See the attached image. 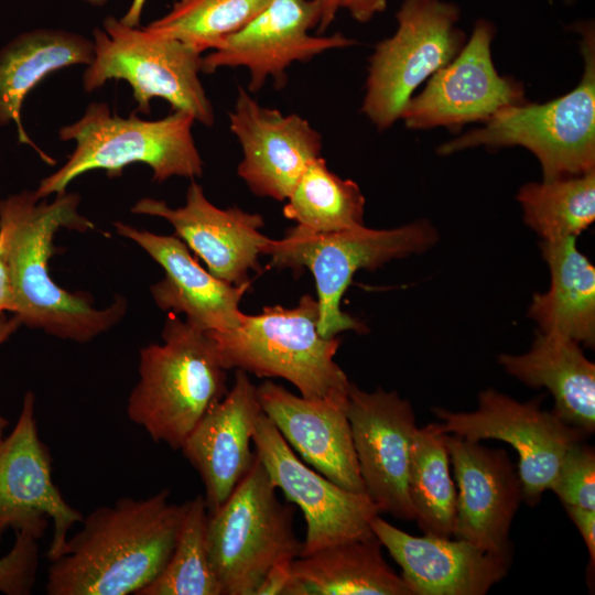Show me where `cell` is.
Listing matches in <instances>:
<instances>
[{
    "mask_svg": "<svg viewBox=\"0 0 595 595\" xmlns=\"http://www.w3.org/2000/svg\"><path fill=\"white\" fill-rule=\"evenodd\" d=\"M79 195L66 191L51 202L35 191L0 199V250L6 264L11 306L22 325L76 343H87L118 324L127 300L117 298L98 309L85 294L71 293L50 275L53 239L62 229L85 232L94 224L78 212Z\"/></svg>",
    "mask_w": 595,
    "mask_h": 595,
    "instance_id": "obj_1",
    "label": "cell"
},
{
    "mask_svg": "<svg viewBox=\"0 0 595 595\" xmlns=\"http://www.w3.org/2000/svg\"><path fill=\"white\" fill-rule=\"evenodd\" d=\"M163 489L147 499L121 498L91 511L51 561L50 595L137 594L167 564L186 502H169Z\"/></svg>",
    "mask_w": 595,
    "mask_h": 595,
    "instance_id": "obj_2",
    "label": "cell"
},
{
    "mask_svg": "<svg viewBox=\"0 0 595 595\" xmlns=\"http://www.w3.org/2000/svg\"><path fill=\"white\" fill-rule=\"evenodd\" d=\"M162 339L140 350V379L128 398L127 414L154 442L177 451L227 393V376L214 338L187 320L170 312Z\"/></svg>",
    "mask_w": 595,
    "mask_h": 595,
    "instance_id": "obj_3",
    "label": "cell"
},
{
    "mask_svg": "<svg viewBox=\"0 0 595 595\" xmlns=\"http://www.w3.org/2000/svg\"><path fill=\"white\" fill-rule=\"evenodd\" d=\"M192 115L174 110L159 120H143L112 115L106 102H91L74 123L60 129L61 140L75 141L74 151L54 173L35 190L40 198L66 191L79 175L101 169L108 176H119L125 166L143 163L151 167L153 180L172 176L197 177L203 161L194 142Z\"/></svg>",
    "mask_w": 595,
    "mask_h": 595,
    "instance_id": "obj_4",
    "label": "cell"
},
{
    "mask_svg": "<svg viewBox=\"0 0 595 595\" xmlns=\"http://www.w3.org/2000/svg\"><path fill=\"white\" fill-rule=\"evenodd\" d=\"M318 321L317 299L305 294L292 309L274 305L256 315L240 313L236 328L208 334L226 370L283 378L304 398L346 394L350 381L334 360L340 339L323 337Z\"/></svg>",
    "mask_w": 595,
    "mask_h": 595,
    "instance_id": "obj_5",
    "label": "cell"
},
{
    "mask_svg": "<svg viewBox=\"0 0 595 595\" xmlns=\"http://www.w3.org/2000/svg\"><path fill=\"white\" fill-rule=\"evenodd\" d=\"M584 72L578 85L544 104L506 107L472 130L442 144L451 154L473 147L521 145L539 160L543 181L595 171V36L593 24H580Z\"/></svg>",
    "mask_w": 595,
    "mask_h": 595,
    "instance_id": "obj_6",
    "label": "cell"
},
{
    "mask_svg": "<svg viewBox=\"0 0 595 595\" xmlns=\"http://www.w3.org/2000/svg\"><path fill=\"white\" fill-rule=\"evenodd\" d=\"M437 238L435 228L426 220L392 229L361 226L335 232H314L296 225L282 239H269L262 255L271 257V267L294 272L310 270L317 290L318 333L333 338L348 329L367 331L340 309V300L357 271L375 270L392 259L422 253Z\"/></svg>",
    "mask_w": 595,
    "mask_h": 595,
    "instance_id": "obj_7",
    "label": "cell"
},
{
    "mask_svg": "<svg viewBox=\"0 0 595 595\" xmlns=\"http://www.w3.org/2000/svg\"><path fill=\"white\" fill-rule=\"evenodd\" d=\"M294 507L282 504L256 454L226 501L207 516L206 549L223 595H255L268 570L300 556Z\"/></svg>",
    "mask_w": 595,
    "mask_h": 595,
    "instance_id": "obj_8",
    "label": "cell"
},
{
    "mask_svg": "<svg viewBox=\"0 0 595 595\" xmlns=\"http://www.w3.org/2000/svg\"><path fill=\"white\" fill-rule=\"evenodd\" d=\"M94 58L83 75V88L90 93L109 79H123L132 88L136 111L150 113L152 98H163L173 110L213 126L214 110L199 79L202 53L175 37L147 28L129 26L113 17L104 30L94 31Z\"/></svg>",
    "mask_w": 595,
    "mask_h": 595,
    "instance_id": "obj_9",
    "label": "cell"
},
{
    "mask_svg": "<svg viewBox=\"0 0 595 595\" xmlns=\"http://www.w3.org/2000/svg\"><path fill=\"white\" fill-rule=\"evenodd\" d=\"M396 33L375 48L369 61L361 111L379 130L401 116L413 91L461 51L458 8L441 0H404Z\"/></svg>",
    "mask_w": 595,
    "mask_h": 595,
    "instance_id": "obj_10",
    "label": "cell"
},
{
    "mask_svg": "<svg viewBox=\"0 0 595 595\" xmlns=\"http://www.w3.org/2000/svg\"><path fill=\"white\" fill-rule=\"evenodd\" d=\"M542 398L519 402L495 389L478 394L472 412L432 411L443 432L469 441L499 440L518 453L522 497L529 506L540 502L550 489L566 450L588 435L565 423L553 411L541 409Z\"/></svg>",
    "mask_w": 595,
    "mask_h": 595,
    "instance_id": "obj_11",
    "label": "cell"
},
{
    "mask_svg": "<svg viewBox=\"0 0 595 595\" xmlns=\"http://www.w3.org/2000/svg\"><path fill=\"white\" fill-rule=\"evenodd\" d=\"M252 442L275 488L304 516L306 533L300 556L374 534L370 521L380 510L367 493L343 488L311 468L263 412L256 423Z\"/></svg>",
    "mask_w": 595,
    "mask_h": 595,
    "instance_id": "obj_12",
    "label": "cell"
},
{
    "mask_svg": "<svg viewBox=\"0 0 595 595\" xmlns=\"http://www.w3.org/2000/svg\"><path fill=\"white\" fill-rule=\"evenodd\" d=\"M34 403L33 392L28 391L14 429L0 440V541L9 528L40 540L51 518L54 530L46 555L53 561L62 555L69 529L83 517L52 479V457L37 433Z\"/></svg>",
    "mask_w": 595,
    "mask_h": 595,
    "instance_id": "obj_13",
    "label": "cell"
},
{
    "mask_svg": "<svg viewBox=\"0 0 595 595\" xmlns=\"http://www.w3.org/2000/svg\"><path fill=\"white\" fill-rule=\"evenodd\" d=\"M317 0H271L242 29L226 36L202 60V72L215 73L221 67H246L248 89L259 90L269 77L280 88L285 71L294 62H307L333 48L354 45L353 39L339 33L315 36L310 30L318 24Z\"/></svg>",
    "mask_w": 595,
    "mask_h": 595,
    "instance_id": "obj_14",
    "label": "cell"
},
{
    "mask_svg": "<svg viewBox=\"0 0 595 595\" xmlns=\"http://www.w3.org/2000/svg\"><path fill=\"white\" fill-rule=\"evenodd\" d=\"M346 414L367 495L380 512L414 520L408 472L418 426L411 404L394 391L366 392L350 382Z\"/></svg>",
    "mask_w": 595,
    "mask_h": 595,
    "instance_id": "obj_15",
    "label": "cell"
},
{
    "mask_svg": "<svg viewBox=\"0 0 595 595\" xmlns=\"http://www.w3.org/2000/svg\"><path fill=\"white\" fill-rule=\"evenodd\" d=\"M494 34L490 22H476L464 48L404 106L400 118L408 128H455L487 121L499 110L526 101L522 85L500 76L495 68L490 48Z\"/></svg>",
    "mask_w": 595,
    "mask_h": 595,
    "instance_id": "obj_16",
    "label": "cell"
},
{
    "mask_svg": "<svg viewBox=\"0 0 595 595\" xmlns=\"http://www.w3.org/2000/svg\"><path fill=\"white\" fill-rule=\"evenodd\" d=\"M456 491L453 538L512 562L510 528L523 500L517 467L502 448L445 435Z\"/></svg>",
    "mask_w": 595,
    "mask_h": 595,
    "instance_id": "obj_17",
    "label": "cell"
},
{
    "mask_svg": "<svg viewBox=\"0 0 595 595\" xmlns=\"http://www.w3.org/2000/svg\"><path fill=\"white\" fill-rule=\"evenodd\" d=\"M229 126L242 149L237 173L258 196L288 199L309 164L321 156L322 136L306 119L263 107L241 87Z\"/></svg>",
    "mask_w": 595,
    "mask_h": 595,
    "instance_id": "obj_18",
    "label": "cell"
},
{
    "mask_svg": "<svg viewBox=\"0 0 595 595\" xmlns=\"http://www.w3.org/2000/svg\"><path fill=\"white\" fill-rule=\"evenodd\" d=\"M130 212L167 220L175 236L206 263L214 277L235 285L249 281L248 272L258 268V257L270 239L259 231L264 225L262 216L239 207L215 206L195 182L188 186L182 207L172 208L163 201L144 197Z\"/></svg>",
    "mask_w": 595,
    "mask_h": 595,
    "instance_id": "obj_19",
    "label": "cell"
},
{
    "mask_svg": "<svg viewBox=\"0 0 595 595\" xmlns=\"http://www.w3.org/2000/svg\"><path fill=\"white\" fill-rule=\"evenodd\" d=\"M257 393L262 412L304 463L343 488L366 493L346 414L348 392L310 399L267 380Z\"/></svg>",
    "mask_w": 595,
    "mask_h": 595,
    "instance_id": "obj_20",
    "label": "cell"
},
{
    "mask_svg": "<svg viewBox=\"0 0 595 595\" xmlns=\"http://www.w3.org/2000/svg\"><path fill=\"white\" fill-rule=\"evenodd\" d=\"M370 529L401 567L411 595H485L511 566L468 541L412 536L379 515Z\"/></svg>",
    "mask_w": 595,
    "mask_h": 595,
    "instance_id": "obj_21",
    "label": "cell"
},
{
    "mask_svg": "<svg viewBox=\"0 0 595 595\" xmlns=\"http://www.w3.org/2000/svg\"><path fill=\"white\" fill-rule=\"evenodd\" d=\"M262 413L257 387L236 369L235 383L212 405L185 439L181 451L199 474L207 513L215 512L250 469V441Z\"/></svg>",
    "mask_w": 595,
    "mask_h": 595,
    "instance_id": "obj_22",
    "label": "cell"
},
{
    "mask_svg": "<svg viewBox=\"0 0 595 595\" xmlns=\"http://www.w3.org/2000/svg\"><path fill=\"white\" fill-rule=\"evenodd\" d=\"M118 235L142 248L164 270L162 280L151 286L155 304L206 332H227L239 325V302L250 281L227 283L205 270L175 235L164 236L116 221Z\"/></svg>",
    "mask_w": 595,
    "mask_h": 595,
    "instance_id": "obj_23",
    "label": "cell"
},
{
    "mask_svg": "<svg viewBox=\"0 0 595 595\" xmlns=\"http://www.w3.org/2000/svg\"><path fill=\"white\" fill-rule=\"evenodd\" d=\"M581 344L558 334L538 332L529 351L501 354L504 369L531 388H547L553 412L565 423L589 435L595 431V365Z\"/></svg>",
    "mask_w": 595,
    "mask_h": 595,
    "instance_id": "obj_24",
    "label": "cell"
},
{
    "mask_svg": "<svg viewBox=\"0 0 595 595\" xmlns=\"http://www.w3.org/2000/svg\"><path fill=\"white\" fill-rule=\"evenodd\" d=\"M94 41L80 34L40 29L20 34L0 51V126L14 122L19 140L31 145L50 164L45 154L26 134L21 109L25 96L48 74L77 64L89 65Z\"/></svg>",
    "mask_w": 595,
    "mask_h": 595,
    "instance_id": "obj_25",
    "label": "cell"
},
{
    "mask_svg": "<svg viewBox=\"0 0 595 595\" xmlns=\"http://www.w3.org/2000/svg\"><path fill=\"white\" fill-rule=\"evenodd\" d=\"M551 284L534 294L528 316L540 332L558 333L580 344H595V268L567 237L541 242Z\"/></svg>",
    "mask_w": 595,
    "mask_h": 595,
    "instance_id": "obj_26",
    "label": "cell"
},
{
    "mask_svg": "<svg viewBox=\"0 0 595 595\" xmlns=\"http://www.w3.org/2000/svg\"><path fill=\"white\" fill-rule=\"evenodd\" d=\"M375 534L342 541L292 561L300 595H411L386 562Z\"/></svg>",
    "mask_w": 595,
    "mask_h": 595,
    "instance_id": "obj_27",
    "label": "cell"
},
{
    "mask_svg": "<svg viewBox=\"0 0 595 595\" xmlns=\"http://www.w3.org/2000/svg\"><path fill=\"white\" fill-rule=\"evenodd\" d=\"M445 435L440 423L416 429L410 450L408 493L414 521L423 533L453 538L456 488Z\"/></svg>",
    "mask_w": 595,
    "mask_h": 595,
    "instance_id": "obj_28",
    "label": "cell"
},
{
    "mask_svg": "<svg viewBox=\"0 0 595 595\" xmlns=\"http://www.w3.org/2000/svg\"><path fill=\"white\" fill-rule=\"evenodd\" d=\"M364 208L359 186L331 172L318 156L288 197L283 214L311 231L335 232L364 226Z\"/></svg>",
    "mask_w": 595,
    "mask_h": 595,
    "instance_id": "obj_29",
    "label": "cell"
},
{
    "mask_svg": "<svg viewBox=\"0 0 595 595\" xmlns=\"http://www.w3.org/2000/svg\"><path fill=\"white\" fill-rule=\"evenodd\" d=\"M517 199L526 224L543 240L576 238L595 219V171L527 183Z\"/></svg>",
    "mask_w": 595,
    "mask_h": 595,
    "instance_id": "obj_30",
    "label": "cell"
},
{
    "mask_svg": "<svg viewBox=\"0 0 595 595\" xmlns=\"http://www.w3.org/2000/svg\"><path fill=\"white\" fill-rule=\"evenodd\" d=\"M207 508L203 496L186 501L171 558L138 595H223L206 549Z\"/></svg>",
    "mask_w": 595,
    "mask_h": 595,
    "instance_id": "obj_31",
    "label": "cell"
},
{
    "mask_svg": "<svg viewBox=\"0 0 595 595\" xmlns=\"http://www.w3.org/2000/svg\"><path fill=\"white\" fill-rule=\"evenodd\" d=\"M271 0H180L151 32L181 40L201 53L213 50L258 15Z\"/></svg>",
    "mask_w": 595,
    "mask_h": 595,
    "instance_id": "obj_32",
    "label": "cell"
},
{
    "mask_svg": "<svg viewBox=\"0 0 595 595\" xmlns=\"http://www.w3.org/2000/svg\"><path fill=\"white\" fill-rule=\"evenodd\" d=\"M563 506L595 510V452L578 441L565 452L550 487Z\"/></svg>",
    "mask_w": 595,
    "mask_h": 595,
    "instance_id": "obj_33",
    "label": "cell"
},
{
    "mask_svg": "<svg viewBox=\"0 0 595 595\" xmlns=\"http://www.w3.org/2000/svg\"><path fill=\"white\" fill-rule=\"evenodd\" d=\"M35 537L17 532L14 544L0 558V593L6 595L30 594L35 583L39 547Z\"/></svg>",
    "mask_w": 595,
    "mask_h": 595,
    "instance_id": "obj_34",
    "label": "cell"
},
{
    "mask_svg": "<svg viewBox=\"0 0 595 595\" xmlns=\"http://www.w3.org/2000/svg\"><path fill=\"white\" fill-rule=\"evenodd\" d=\"M564 508L586 545L589 558L587 581L588 583H593L595 567V510L567 505Z\"/></svg>",
    "mask_w": 595,
    "mask_h": 595,
    "instance_id": "obj_35",
    "label": "cell"
},
{
    "mask_svg": "<svg viewBox=\"0 0 595 595\" xmlns=\"http://www.w3.org/2000/svg\"><path fill=\"white\" fill-rule=\"evenodd\" d=\"M284 559L274 563L264 574L255 595H290L294 581L292 561Z\"/></svg>",
    "mask_w": 595,
    "mask_h": 595,
    "instance_id": "obj_36",
    "label": "cell"
},
{
    "mask_svg": "<svg viewBox=\"0 0 595 595\" xmlns=\"http://www.w3.org/2000/svg\"><path fill=\"white\" fill-rule=\"evenodd\" d=\"M387 7V0H344L342 8L349 11L359 22H367Z\"/></svg>",
    "mask_w": 595,
    "mask_h": 595,
    "instance_id": "obj_37",
    "label": "cell"
},
{
    "mask_svg": "<svg viewBox=\"0 0 595 595\" xmlns=\"http://www.w3.org/2000/svg\"><path fill=\"white\" fill-rule=\"evenodd\" d=\"M22 325L17 315L10 317L4 314L0 315V346L6 343L12 334ZM9 425V421L0 414V440L3 437L4 430Z\"/></svg>",
    "mask_w": 595,
    "mask_h": 595,
    "instance_id": "obj_38",
    "label": "cell"
},
{
    "mask_svg": "<svg viewBox=\"0 0 595 595\" xmlns=\"http://www.w3.org/2000/svg\"><path fill=\"white\" fill-rule=\"evenodd\" d=\"M317 2L321 7L318 30L322 32L334 21L335 15L338 9L342 8L344 0H317Z\"/></svg>",
    "mask_w": 595,
    "mask_h": 595,
    "instance_id": "obj_39",
    "label": "cell"
},
{
    "mask_svg": "<svg viewBox=\"0 0 595 595\" xmlns=\"http://www.w3.org/2000/svg\"><path fill=\"white\" fill-rule=\"evenodd\" d=\"M11 295L6 264L0 250V315L10 312Z\"/></svg>",
    "mask_w": 595,
    "mask_h": 595,
    "instance_id": "obj_40",
    "label": "cell"
},
{
    "mask_svg": "<svg viewBox=\"0 0 595 595\" xmlns=\"http://www.w3.org/2000/svg\"><path fill=\"white\" fill-rule=\"evenodd\" d=\"M144 2L145 0H133L127 14L121 19V22L129 26H137Z\"/></svg>",
    "mask_w": 595,
    "mask_h": 595,
    "instance_id": "obj_41",
    "label": "cell"
},
{
    "mask_svg": "<svg viewBox=\"0 0 595 595\" xmlns=\"http://www.w3.org/2000/svg\"><path fill=\"white\" fill-rule=\"evenodd\" d=\"M87 1L88 3L93 4V6H104L107 0H85Z\"/></svg>",
    "mask_w": 595,
    "mask_h": 595,
    "instance_id": "obj_42",
    "label": "cell"
}]
</instances>
